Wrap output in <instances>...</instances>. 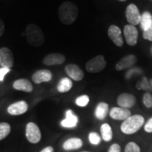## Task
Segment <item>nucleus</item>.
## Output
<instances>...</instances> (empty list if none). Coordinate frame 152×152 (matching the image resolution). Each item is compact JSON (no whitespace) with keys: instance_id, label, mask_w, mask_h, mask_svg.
Here are the masks:
<instances>
[{"instance_id":"4be33fe9","label":"nucleus","mask_w":152,"mask_h":152,"mask_svg":"<svg viewBox=\"0 0 152 152\" xmlns=\"http://www.w3.org/2000/svg\"><path fill=\"white\" fill-rule=\"evenodd\" d=\"M72 87H73V83L71 80L68 77H63L58 82L57 90L61 93H65L71 90Z\"/></svg>"},{"instance_id":"a878e982","label":"nucleus","mask_w":152,"mask_h":152,"mask_svg":"<svg viewBox=\"0 0 152 152\" xmlns=\"http://www.w3.org/2000/svg\"><path fill=\"white\" fill-rule=\"evenodd\" d=\"M11 132V126L7 123H0V140L7 137Z\"/></svg>"},{"instance_id":"393cba45","label":"nucleus","mask_w":152,"mask_h":152,"mask_svg":"<svg viewBox=\"0 0 152 152\" xmlns=\"http://www.w3.org/2000/svg\"><path fill=\"white\" fill-rule=\"evenodd\" d=\"M88 140L90 143L94 146L99 145L102 141V137L96 132H91L88 135Z\"/></svg>"},{"instance_id":"c756f323","label":"nucleus","mask_w":152,"mask_h":152,"mask_svg":"<svg viewBox=\"0 0 152 152\" xmlns=\"http://www.w3.org/2000/svg\"><path fill=\"white\" fill-rule=\"evenodd\" d=\"M143 38L149 41H152V23L147 30L143 31Z\"/></svg>"},{"instance_id":"423d86ee","label":"nucleus","mask_w":152,"mask_h":152,"mask_svg":"<svg viewBox=\"0 0 152 152\" xmlns=\"http://www.w3.org/2000/svg\"><path fill=\"white\" fill-rule=\"evenodd\" d=\"M125 16L129 24L134 26L140 24V20H141V14H140L138 7L134 4H130L127 7L126 11H125Z\"/></svg>"},{"instance_id":"20e7f679","label":"nucleus","mask_w":152,"mask_h":152,"mask_svg":"<svg viewBox=\"0 0 152 152\" xmlns=\"http://www.w3.org/2000/svg\"><path fill=\"white\" fill-rule=\"evenodd\" d=\"M106 66V61L104 56L97 55L92 58L86 64V70L89 73H96L102 71Z\"/></svg>"},{"instance_id":"2eb2a0df","label":"nucleus","mask_w":152,"mask_h":152,"mask_svg":"<svg viewBox=\"0 0 152 152\" xmlns=\"http://www.w3.org/2000/svg\"><path fill=\"white\" fill-rule=\"evenodd\" d=\"M28 109V105L27 102L25 101H19L16 103L11 104L7 109V111L12 115H19L26 113Z\"/></svg>"},{"instance_id":"ddd939ff","label":"nucleus","mask_w":152,"mask_h":152,"mask_svg":"<svg viewBox=\"0 0 152 152\" xmlns=\"http://www.w3.org/2000/svg\"><path fill=\"white\" fill-rule=\"evenodd\" d=\"M65 71L67 75L75 81H80L84 77L83 70L76 64H68L65 67Z\"/></svg>"},{"instance_id":"9d476101","label":"nucleus","mask_w":152,"mask_h":152,"mask_svg":"<svg viewBox=\"0 0 152 152\" xmlns=\"http://www.w3.org/2000/svg\"><path fill=\"white\" fill-rule=\"evenodd\" d=\"M108 35L110 39L117 47H122L123 45V39L121 28L115 25H111L108 30Z\"/></svg>"},{"instance_id":"39448f33","label":"nucleus","mask_w":152,"mask_h":152,"mask_svg":"<svg viewBox=\"0 0 152 152\" xmlns=\"http://www.w3.org/2000/svg\"><path fill=\"white\" fill-rule=\"evenodd\" d=\"M26 135L30 143L37 144L40 141L42 134L40 130L35 123H28L26 125Z\"/></svg>"},{"instance_id":"cd10ccee","label":"nucleus","mask_w":152,"mask_h":152,"mask_svg":"<svg viewBox=\"0 0 152 152\" xmlns=\"http://www.w3.org/2000/svg\"><path fill=\"white\" fill-rule=\"evenodd\" d=\"M90 102V97L88 95L83 94L75 99L76 105L80 107H85Z\"/></svg>"},{"instance_id":"aec40b11","label":"nucleus","mask_w":152,"mask_h":152,"mask_svg":"<svg viewBox=\"0 0 152 152\" xmlns=\"http://www.w3.org/2000/svg\"><path fill=\"white\" fill-rule=\"evenodd\" d=\"M13 87L16 90L26 92H31L33 90L32 83L27 79H18L13 83Z\"/></svg>"},{"instance_id":"f3484780","label":"nucleus","mask_w":152,"mask_h":152,"mask_svg":"<svg viewBox=\"0 0 152 152\" xmlns=\"http://www.w3.org/2000/svg\"><path fill=\"white\" fill-rule=\"evenodd\" d=\"M52 78V74L47 69H42L37 71L33 74L32 80L36 84L49 82Z\"/></svg>"},{"instance_id":"f704fd0d","label":"nucleus","mask_w":152,"mask_h":152,"mask_svg":"<svg viewBox=\"0 0 152 152\" xmlns=\"http://www.w3.org/2000/svg\"><path fill=\"white\" fill-rule=\"evenodd\" d=\"M54 148L52 147H50V146H49V147H45V149H43L40 152H54Z\"/></svg>"},{"instance_id":"e433bc0d","label":"nucleus","mask_w":152,"mask_h":152,"mask_svg":"<svg viewBox=\"0 0 152 152\" xmlns=\"http://www.w3.org/2000/svg\"><path fill=\"white\" fill-rule=\"evenodd\" d=\"M119 1H126V0H119Z\"/></svg>"},{"instance_id":"412c9836","label":"nucleus","mask_w":152,"mask_h":152,"mask_svg":"<svg viewBox=\"0 0 152 152\" xmlns=\"http://www.w3.org/2000/svg\"><path fill=\"white\" fill-rule=\"evenodd\" d=\"M100 133L102 140L105 142H109L113 140V132L111 126L109 123H105L101 125Z\"/></svg>"},{"instance_id":"6ab92c4d","label":"nucleus","mask_w":152,"mask_h":152,"mask_svg":"<svg viewBox=\"0 0 152 152\" xmlns=\"http://www.w3.org/2000/svg\"><path fill=\"white\" fill-rule=\"evenodd\" d=\"M109 113V106L106 102H99L95 108L94 115L96 118L99 120V121H103V120L105 119Z\"/></svg>"},{"instance_id":"f03ea898","label":"nucleus","mask_w":152,"mask_h":152,"mask_svg":"<svg viewBox=\"0 0 152 152\" xmlns=\"http://www.w3.org/2000/svg\"><path fill=\"white\" fill-rule=\"evenodd\" d=\"M78 16V9L75 4L66 1L58 9V17L61 22L65 25H70L75 21Z\"/></svg>"},{"instance_id":"5701e85b","label":"nucleus","mask_w":152,"mask_h":152,"mask_svg":"<svg viewBox=\"0 0 152 152\" xmlns=\"http://www.w3.org/2000/svg\"><path fill=\"white\" fill-rule=\"evenodd\" d=\"M152 23V14L149 11H144L141 15V20H140V26L143 31L146 30L151 26Z\"/></svg>"},{"instance_id":"6e6552de","label":"nucleus","mask_w":152,"mask_h":152,"mask_svg":"<svg viewBox=\"0 0 152 152\" xmlns=\"http://www.w3.org/2000/svg\"><path fill=\"white\" fill-rule=\"evenodd\" d=\"M116 102L120 107L130 109L136 104V97L131 93L123 92L118 96Z\"/></svg>"},{"instance_id":"b1692460","label":"nucleus","mask_w":152,"mask_h":152,"mask_svg":"<svg viewBox=\"0 0 152 152\" xmlns=\"http://www.w3.org/2000/svg\"><path fill=\"white\" fill-rule=\"evenodd\" d=\"M136 88L138 90H143L146 92H150L152 91L149 84V80L147 77H142V79L138 80L136 84Z\"/></svg>"},{"instance_id":"bb28decb","label":"nucleus","mask_w":152,"mask_h":152,"mask_svg":"<svg viewBox=\"0 0 152 152\" xmlns=\"http://www.w3.org/2000/svg\"><path fill=\"white\" fill-rule=\"evenodd\" d=\"M124 152H141V148L136 142H129L125 145Z\"/></svg>"},{"instance_id":"c9c22d12","label":"nucleus","mask_w":152,"mask_h":152,"mask_svg":"<svg viewBox=\"0 0 152 152\" xmlns=\"http://www.w3.org/2000/svg\"><path fill=\"white\" fill-rule=\"evenodd\" d=\"M149 84H150V86H151V88L152 90V78L149 80Z\"/></svg>"},{"instance_id":"4c0bfd02","label":"nucleus","mask_w":152,"mask_h":152,"mask_svg":"<svg viewBox=\"0 0 152 152\" xmlns=\"http://www.w3.org/2000/svg\"><path fill=\"white\" fill-rule=\"evenodd\" d=\"M83 152H88V151H83Z\"/></svg>"},{"instance_id":"7ed1b4c3","label":"nucleus","mask_w":152,"mask_h":152,"mask_svg":"<svg viewBox=\"0 0 152 152\" xmlns=\"http://www.w3.org/2000/svg\"><path fill=\"white\" fill-rule=\"evenodd\" d=\"M26 35L30 45L39 47L45 43V37L41 28L35 24H30L26 27Z\"/></svg>"},{"instance_id":"c85d7f7f","label":"nucleus","mask_w":152,"mask_h":152,"mask_svg":"<svg viewBox=\"0 0 152 152\" xmlns=\"http://www.w3.org/2000/svg\"><path fill=\"white\" fill-rule=\"evenodd\" d=\"M142 102L143 104L147 109H151L152 108V94L150 92H146L143 95L142 98Z\"/></svg>"},{"instance_id":"f257e3e1","label":"nucleus","mask_w":152,"mask_h":152,"mask_svg":"<svg viewBox=\"0 0 152 152\" xmlns=\"http://www.w3.org/2000/svg\"><path fill=\"white\" fill-rule=\"evenodd\" d=\"M145 123L143 115L140 114L131 115L121 123L120 130L126 135H132L140 130Z\"/></svg>"},{"instance_id":"4468645a","label":"nucleus","mask_w":152,"mask_h":152,"mask_svg":"<svg viewBox=\"0 0 152 152\" xmlns=\"http://www.w3.org/2000/svg\"><path fill=\"white\" fill-rule=\"evenodd\" d=\"M66 61V57L64 54L60 53H52L47 54L43 58V64L47 66L61 65Z\"/></svg>"},{"instance_id":"2f4dec72","label":"nucleus","mask_w":152,"mask_h":152,"mask_svg":"<svg viewBox=\"0 0 152 152\" xmlns=\"http://www.w3.org/2000/svg\"><path fill=\"white\" fill-rule=\"evenodd\" d=\"M107 152H121V147L119 144L113 143L110 146Z\"/></svg>"},{"instance_id":"72a5a7b5","label":"nucleus","mask_w":152,"mask_h":152,"mask_svg":"<svg viewBox=\"0 0 152 152\" xmlns=\"http://www.w3.org/2000/svg\"><path fill=\"white\" fill-rule=\"evenodd\" d=\"M5 26L4 24L3 20L1 19H0V37L3 35L4 32Z\"/></svg>"},{"instance_id":"0eeeda50","label":"nucleus","mask_w":152,"mask_h":152,"mask_svg":"<svg viewBox=\"0 0 152 152\" xmlns=\"http://www.w3.org/2000/svg\"><path fill=\"white\" fill-rule=\"evenodd\" d=\"M123 33L127 44L130 46H134L137 43L138 30L134 26L128 24L124 27Z\"/></svg>"},{"instance_id":"a211bd4d","label":"nucleus","mask_w":152,"mask_h":152,"mask_svg":"<svg viewBox=\"0 0 152 152\" xmlns=\"http://www.w3.org/2000/svg\"><path fill=\"white\" fill-rule=\"evenodd\" d=\"M83 142L80 138L71 137L68 139L63 144V149L66 151L79 149L83 147Z\"/></svg>"},{"instance_id":"7c9ffc66","label":"nucleus","mask_w":152,"mask_h":152,"mask_svg":"<svg viewBox=\"0 0 152 152\" xmlns=\"http://www.w3.org/2000/svg\"><path fill=\"white\" fill-rule=\"evenodd\" d=\"M144 130L147 133H152V116L147 120L144 124Z\"/></svg>"},{"instance_id":"473e14b6","label":"nucleus","mask_w":152,"mask_h":152,"mask_svg":"<svg viewBox=\"0 0 152 152\" xmlns=\"http://www.w3.org/2000/svg\"><path fill=\"white\" fill-rule=\"evenodd\" d=\"M11 71L10 68H0V81L3 82L4 79V76L6 74H7L9 72Z\"/></svg>"},{"instance_id":"58836bf2","label":"nucleus","mask_w":152,"mask_h":152,"mask_svg":"<svg viewBox=\"0 0 152 152\" xmlns=\"http://www.w3.org/2000/svg\"><path fill=\"white\" fill-rule=\"evenodd\" d=\"M151 53H152V47H151Z\"/></svg>"},{"instance_id":"9b49d317","label":"nucleus","mask_w":152,"mask_h":152,"mask_svg":"<svg viewBox=\"0 0 152 152\" xmlns=\"http://www.w3.org/2000/svg\"><path fill=\"white\" fill-rule=\"evenodd\" d=\"M132 115L130 109L122 107H113L109 111V116L115 121H125Z\"/></svg>"},{"instance_id":"1a4fd4ad","label":"nucleus","mask_w":152,"mask_h":152,"mask_svg":"<svg viewBox=\"0 0 152 152\" xmlns=\"http://www.w3.org/2000/svg\"><path fill=\"white\" fill-rule=\"evenodd\" d=\"M14 58L11 51L7 47L0 49V65L4 68H11L14 66Z\"/></svg>"},{"instance_id":"dca6fc26","label":"nucleus","mask_w":152,"mask_h":152,"mask_svg":"<svg viewBox=\"0 0 152 152\" xmlns=\"http://www.w3.org/2000/svg\"><path fill=\"white\" fill-rule=\"evenodd\" d=\"M78 117L71 109L66 111V118L61 122V125L65 128H74L78 123Z\"/></svg>"},{"instance_id":"f8f14e48","label":"nucleus","mask_w":152,"mask_h":152,"mask_svg":"<svg viewBox=\"0 0 152 152\" xmlns=\"http://www.w3.org/2000/svg\"><path fill=\"white\" fill-rule=\"evenodd\" d=\"M137 61V58L134 54H128L123 57L115 65V70L118 71H123L134 66Z\"/></svg>"}]
</instances>
